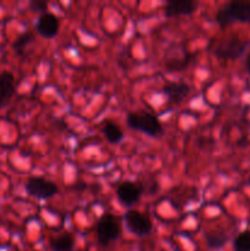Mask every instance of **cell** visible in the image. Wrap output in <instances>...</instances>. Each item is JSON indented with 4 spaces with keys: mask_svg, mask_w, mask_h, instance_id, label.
Returning <instances> with one entry per match:
<instances>
[{
    "mask_svg": "<svg viewBox=\"0 0 250 251\" xmlns=\"http://www.w3.org/2000/svg\"><path fill=\"white\" fill-rule=\"evenodd\" d=\"M215 21L222 29L234 22L250 24V1L237 0L221 7L215 16Z\"/></svg>",
    "mask_w": 250,
    "mask_h": 251,
    "instance_id": "obj_1",
    "label": "cell"
},
{
    "mask_svg": "<svg viewBox=\"0 0 250 251\" xmlns=\"http://www.w3.org/2000/svg\"><path fill=\"white\" fill-rule=\"evenodd\" d=\"M126 125L135 131L144 132L151 137L163 134V126L158 118L149 112H131L126 115Z\"/></svg>",
    "mask_w": 250,
    "mask_h": 251,
    "instance_id": "obj_2",
    "label": "cell"
},
{
    "mask_svg": "<svg viewBox=\"0 0 250 251\" xmlns=\"http://www.w3.org/2000/svg\"><path fill=\"white\" fill-rule=\"evenodd\" d=\"M98 243L102 247H108L110 243L115 242L122 234V225L118 217L112 213H104L96 225Z\"/></svg>",
    "mask_w": 250,
    "mask_h": 251,
    "instance_id": "obj_3",
    "label": "cell"
},
{
    "mask_svg": "<svg viewBox=\"0 0 250 251\" xmlns=\"http://www.w3.org/2000/svg\"><path fill=\"white\" fill-rule=\"evenodd\" d=\"M249 42L243 41L238 37H230V38L223 39L213 49V54L216 58L225 59V60H235L243 56L247 50Z\"/></svg>",
    "mask_w": 250,
    "mask_h": 251,
    "instance_id": "obj_4",
    "label": "cell"
},
{
    "mask_svg": "<svg viewBox=\"0 0 250 251\" xmlns=\"http://www.w3.org/2000/svg\"><path fill=\"white\" fill-rule=\"evenodd\" d=\"M25 188L29 196L38 199V200H48L59 191L58 185L55 183L46 178H41V176L29 178Z\"/></svg>",
    "mask_w": 250,
    "mask_h": 251,
    "instance_id": "obj_5",
    "label": "cell"
},
{
    "mask_svg": "<svg viewBox=\"0 0 250 251\" xmlns=\"http://www.w3.org/2000/svg\"><path fill=\"white\" fill-rule=\"evenodd\" d=\"M127 230L137 237H146L152 232V221L145 213L137 210H130L124 216Z\"/></svg>",
    "mask_w": 250,
    "mask_h": 251,
    "instance_id": "obj_6",
    "label": "cell"
},
{
    "mask_svg": "<svg viewBox=\"0 0 250 251\" xmlns=\"http://www.w3.org/2000/svg\"><path fill=\"white\" fill-rule=\"evenodd\" d=\"M142 195V188L139 183L131 180H125L118 184L117 186V198L123 206L134 205L140 200Z\"/></svg>",
    "mask_w": 250,
    "mask_h": 251,
    "instance_id": "obj_7",
    "label": "cell"
},
{
    "mask_svg": "<svg viewBox=\"0 0 250 251\" xmlns=\"http://www.w3.org/2000/svg\"><path fill=\"white\" fill-rule=\"evenodd\" d=\"M198 7L199 2L194 1V0H172L166 4L163 14L168 19L178 16H189V15H193L198 10Z\"/></svg>",
    "mask_w": 250,
    "mask_h": 251,
    "instance_id": "obj_8",
    "label": "cell"
},
{
    "mask_svg": "<svg viewBox=\"0 0 250 251\" xmlns=\"http://www.w3.org/2000/svg\"><path fill=\"white\" fill-rule=\"evenodd\" d=\"M59 28H60V20L51 12L47 11L46 14H42L37 20L36 29L44 38H54L59 33Z\"/></svg>",
    "mask_w": 250,
    "mask_h": 251,
    "instance_id": "obj_9",
    "label": "cell"
},
{
    "mask_svg": "<svg viewBox=\"0 0 250 251\" xmlns=\"http://www.w3.org/2000/svg\"><path fill=\"white\" fill-rule=\"evenodd\" d=\"M161 92L168 98L169 102L180 103L190 93V86L185 82H169L162 87Z\"/></svg>",
    "mask_w": 250,
    "mask_h": 251,
    "instance_id": "obj_10",
    "label": "cell"
},
{
    "mask_svg": "<svg viewBox=\"0 0 250 251\" xmlns=\"http://www.w3.org/2000/svg\"><path fill=\"white\" fill-rule=\"evenodd\" d=\"M15 92H16V87H15L14 75L9 71L0 74V109L11 100Z\"/></svg>",
    "mask_w": 250,
    "mask_h": 251,
    "instance_id": "obj_11",
    "label": "cell"
},
{
    "mask_svg": "<svg viewBox=\"0 0 250 251\" xmlns=\"http://www.w3.org/2000/svg\"><path fill=\"white\" fill-rule=\"evenodd\" d=\"M102 131L107 141L110 142V144L117 145L124 140V132H123L122 127L117 123L112 122V120H108L103 124Z\"/></svg>",
    "mask_w": 250,
    "mask_h": 251,
    "instance_id": "obj_12",
    "label": "cell"
},
{
    "mask_svg": "<svg viewBox=\"0 0 250 251\" xmlns=\"http://www.w3.org/2000/svg\"><path fill=\"white\" fill-rule=\"evenodd\" d=\"M75 239L70 233H64L50 240V249L53 251H73Z\"/></svg>",
    "mask_w": 250,
    "mask_h": 251,
    "instance_id": "obj_13",
    "label": "cell"
},
{
    "mask_svg": "<svg viewBox=\"0 0 250 251\" xmlns=\"http://www.w3.org/2000/svg\"><path fill=\"white\" fill-rule=\"evenodd\" d=\"M206 244L210 249L218 250L225 247L228 242V237L223 233H206Z\"/></svg>",
    "mask_w": 250,
    "mask_h": 251,
    "instance_id": "obj_14",
    "label": "cell"
},
{
    "mask_svg": "<svg viewBox=\"0 0 250 251\" xmlns=\"http://www.w3.org/2000/svg\"><path fill=\"white\" fill-rule=\"evenodd\" d=\"M191 58L193 55L189 53L184 54L181 58H176V59H169L167 60L166 63V68L168 69L169 71H181L185 70L188 68L189 64L191 63Z\"/></svg>",
    "mask_w": 250,
    "mask_h": 251,
    "instance_id": "obj_15",
    "label": "cell"
},
{
    "mask_svg": "<svg viewBox=\"0 0 250 251\" xmlns=\"http://www.w3.org/2000/svg\"><path fill=\"white\" fill-rule=\"evenodd\" d=\"M33 39H34V36L32 32H29V31L24 32V33L20 34V36L16 38V41L14 42V44H12V48H14V50L16 51L17 54L22 55V53L25 51V49L28 47V44H31L32 42H33Z\"/></svg>",
    "mask_w": 250,
    "mask_h": 251,
    "instance_id": "obj_16",
    "label": "cell"
},
{
    "mask_svg": "<svg viewBox=\"0 0 250 251\" xmlns=\"http://www.w3.org/2000/svg\"><path fill=\"white\" fill-rule=\"evenodd\" d=\"M233 249L234 251H250V230H244L235 237Z\"/></svg>",
    "mask_w": 250,
    "mask_h": 251,
    "instance_id": "obj_17",
    "label": "cell"
},
{
    "mask_svg": "<svg viewBox=\"0 0 250 251\" xmlns=\"http://www.w3.org/2000/svg\"><path fill=\"white\" fill-rule=\"evenodd\" d=\"M29 9L34 12L46 14L47 9H48V2L46 0H32L29 1Z\"/></svg>",
    "mask_w": 250,
    "mask_h": 251,
    "instance_id": "obj_18",
    "label": "cell"
},
{
    "mask_svg": "<svg viewBox=\"0 0 250 251\" xmlns=\"http://www.w3.org/2000/svg\"><path fill=\"white\" fill-rule=\"evenodd\" d=\"M245 70L250 75V53L248 54L247 58H245Z\"/></svg>",
    "mask_w": 250,
    "mask_h": 251,
    "instance_id": "obj_19",
    "label": "cell"
},
{
    "mask_svg": "<svg viewBox=\"0 0 250 251\" xmlns=\"http://www.w3.org/2000/svg\"><path fill=\"white\" fill-rule=\"evenodd\" d=\"M80 251H88V250H80Z\"/></svg>",
    "mask_w": 250,
    "mask_h": 251,
    "instance_id": "obj_20",
    "label": "cell"
}]
</instances>
